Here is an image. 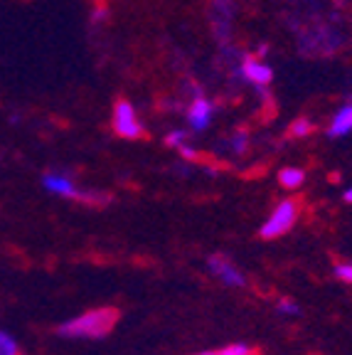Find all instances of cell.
<instances>
[{
    "label": "cell",
    "instance_id": "obj_1",
    "mask_svg": "<svg viewBox=\"0 0 352 355\" xmlns=\"http://www.w3.org/2000/svg\"><path fill=\"white\" fill-rule=\"evenodd\" d=\"M116 321H118V311L104 306V309H91L82 316L64 321L57 328V333L62 338H104L114 331Z\"/></svg>",
    "mask_w": 352,
    "mask_h": 355
},
{
    "label": "cell",
    "instance_id": "obj_2",
    "mask_svg": "<svg viewBox=\"0 0 352 355\" xmlns=\"http://www.w3.org/2000/svg\"><path fill=\"white\" fill-rule=\"evenodd\" d=\"M42 188L47 193L57 195V198L64 200H77V202H87V205H106L109 202V195L106 193H94V190H82L74 178L64 175V173H44L42 175Z\"/></svg>",
    "mask_w": 352,
    "mask_h": 355
},
{
    "label": "cell",
    "instance_id": "obj_3",
    "mask_svg": "<svg viewBox=\"0 0 352 355\" xmlns=\"http://www.w3.org/2000/svg\"><path fill=\"white\" fill-rule=\"evenodd\" d=\"M111 128L118 139L126 141H138L146 136V126L138 116L136 106L128 99H118L114 104V111H111Z\"/></svg>",
    "mask_w": 352,
    "mask_h": 355
},
{
    "label": "cell",
    "instance_id": "obj_4",
    "mask_svg": "<svg viewBox=\"0 0 352 355\" xmlns=\"http://www.w3.org/2000/svg\"><path fill=\"white\" fill-rule=\"evenodd\" d=\"M296 222H298V202L291 198H286V200H281L279 205L271 210V215L266 217V222L261 225L259 234L264 239L283 237L286 232H291Z\"/></svg>",
    "mask_w": 352,
    "mask_h": 355
},
{
    "label": "cell",
    "instance_id": "obj_5",
    "mask_svg": "<svg viewBox=\"0 0 352 355\" xmlns=\"http://www.w3.org/2000/svg\"><path fill=\"white\" fill-rule=\"evenodd\" d=\"M215 111H217L215 104H212L207 96H202V94L193 96L185 109V121H187V126H190V131L193 133L207 131L212 119H215Z\"/></svg>",
    "mask_w": 352,
    "mask_h": 355
},
{
    "label": "cell",
    "instance_id": "obj_6",
    "mask_svg": "<svg viewBox=\"0 0 352 355\" xmlns=\"http://www.w3.org/2000/svg\"><path fill=\"white\" fill-rule=\"evenodd\" d=\"M239 74L256 89H266L271 84V79H274V69H271L261 57H252V55L242 57V62H239Z\"/></svg>",
    "mask_w": 352,
    "mask_h": 355
},
{
    "label": "cell",
    "instance_id": "obj_7",
    "mask_svg": "<svg viewBox=\"0 0 352 355\" xmlns=\"http://www.w3.org/2000/svg\"><path fill=\"white\" fill-rule=\"evenodd\" d=\"M207 266L209 272L215 274L225 286H247V277L239 272V266L234 261H229L225 254H212L207 259Z\"/></svg>",
    "mask_w": 352,
    "mask_h": 355
},
{
    "label": "cell",
    "instance_id": "obj_8",
    "mask_svg": "<svg viewBox=\"0 0 352 355\" xmlns=\"http://www.w3.org/2000/svg\"><path fill=\"white\" fill-rule=\"evenodd\" d=\"M347 133H352V104H342L333 114L331 126H328V136L331 139H342Z\"/></svg>",
    "mask_w": 352,
    "mask_h": 355
},
{
    "label": "cell",
    "instance_id": "obj_9",
    "mask_svg": "<svg viewBox=\"0 0 352 355\" xmlns=\"http://www.w3.org/2000/svg\"><path fill=\"white\" fill-rule=\"evenodd\" d=\"M279 183L286 190H298L306 183V171L303 168H283L279 173Z\"/></svg>",
    "mask_w": 352,
    "mask_h": 355
},
{
    "label": "cell",
    "instance_id": "obj_10",
    "mask_svg": "<svg viewBox=\"0 0 352 355\" xmlns=\"http://www.w3.org/2000/svg\"><path fill=\"white\" fill-rule=\"evenodd\" d=\"M288 133H291L293 139H308L310 133H313V123H310L308 119H298V121L291 123Z\"/></svg>",
    "mask_w": 352,
    "mask_h": 355
},
{
    "label": "cell",
    "instance_id": "obj_11",
    "mask_svg": "<svg viewBox=\"0 0 352 355\" xmlns=\"http://www.w3.org/2000/svg\"><path fill=\"white\" fill-rule=\"evenodd\" d=\"M0 355H20V345L10 333L0 331Z\"/></svg>",
    "mask_w": 352,
    "mask_h": 355
},
{
    "label": "cell",
    "instance_id": "obj_12",
    "mask_svg": "<svg viewBox=\"0 0 352 355\" xmlns=\"http://www.w3.org/2000/svg\"><path fill=\"white\" fill-rule=\"evenodd\" d=\"M187 141H190V131H185V128H175V131H170L166 136V144L170 146V148H180Z\"/></svg>",
    "mask_w": 352,
    "mask_h": 355
},
{
    "label": "cell",
    "instance_id": "obj_13",
    "mask_svg": "<svg viewBox=\"0 0 352 355\" xmlns=\"http://www.w3.org/2000/svg\"><path fill=\"white\" fill-rule=\"evenodd\" d=\"M333 274H335L337 282H342V284H352V261H342V264H335V269H333Z\"/></svg>",
    "mask_w": 352,
    "mask_h": 355
},
{
    "label": "cell",
    "instance_id": "obj_14",
    "mask_svg": "<svg viewBox=\"0 0 352 355\" xmlns=\"http://www.w3.org/2000/svg\"><path fill=\"white\" fill-rule=\"evenodd\" d=\"M276 311H279L281 316H298V313H301L298 304H296V301H291V299H281L279 304H276Z\"/></svg>",
    "mask_w": 352,
    "mask_h": 355
},
{
    "label": "cell",
    "instance_id": "obj_15",
    "mask_svg": "<svg viewBox=\"0 0 352 355\" xmlns=\"http://www.w3.org/2000/svg\"><path fill=\"white\" fill-rule=\"evenodd\" d=\"M220 355H254L247 343H231L220 350Z\"/></svg>",
    "mask_w": 352,
    "mask_h": 355
},
{
    "label": "cell",
    "instance_id": "obj_16",
    "mask_svg": "<svg viewBox=\"0 0 352 355\" xmlns=\"http://www.w3.org/2000/svg\"><path fill=\"white\" fill-rule=\"evenodd\" d=\"M247 144H249V136H247V131H239L234 139H231V150L237 155H242L244 150H247Z\"/></svg>",
    "mask_w": 352,
    "mask_h": 355
},
{
    "label": "cell",
    "instance_id": "obj_17",
    "mask_svg": "<svg viewBox=\"0 0 352 355\" xmlns=\"http://www.w3.org/2000/svg\"><path fill=\"white\" fill-rule=\"evenodd\" d=\"M180 155L185 158V161H200V150L195 148V146H190V144H185V146H180Z\"/></svg>",
    "mask_w": 352,
    "mask_h": 355
},
{
    "label": "cell",
    "instance_id": "obj_18",
    "mask_svg": "<svg viewBox=\"0 0 352 355\" xmlns=\"http://www.w3.org/2000/svg\"><path fill=\"white\" fill-rule=\"evenodd\" d=\"M91 20L94 22H104V20H109V10H106L104 6H96L91 10Z\"/></svg>",
    "mask_w": 352,
    "mask_h": 355
},
{
    "label": "cell",
    "instance_id": "obj_19",
    "mask_svg": "<svg viewBox=\"0 0 352 355\" xmlns=\"http://www.w3.org/2000/svg\"><path fill=\"white\" fill-rule=\"evenodd\" d=\"M342 200H345V202H352V188H347V190H345V195H342Z\"/></svg>",
    "mask_w": 352,
    "mask_h": 355
},
{
    "label": "cell",
    "instance_id": "obj_20",
    "mask_svg": "<svg viewBox=\"0 0 352 355\" xmlns=\"http://www.w3.org/2000/svg\"><path fill=\"white\" fill-rule=\"evenodd\" d=\"M197 355H220V353H212V350H207V353H197Z\"/></svg>",
    "mask_w": 352,
    "mask_h": 355
}]
</instances>
